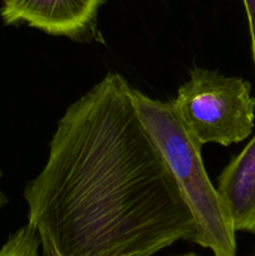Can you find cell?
I'll use <instances>...</instances> for the list:
<instances>
[{
  "instance_id": "1",
  "label": "cell",
  "mask_w": 255,
  "mask_h": 256,
  "mask_svg": "<svg viewBox=\"0 0 255 256\" xmlns=\"http://www.w3.org/2000/svg\"><path fill=\"white\" fill-rule=\"evenodd\" d=\"M24 199L42 256H152L196 238L132 88L118 72L68 108Z\"/></svg>"
},
{
  "instance_id": "2",
  "label": "cell",
  "mask_w": 255,
  "mask_h": 256,
  "mask_svg": "<svg viewBox=\"0 0 255 256\" xmlns=\"http://www.w3.org/2000/svg\"><path fill=\"white\" fill-rule=\"evenodd\" d=\"M136 110L162 152L195 224V244L214 256H236L235 229L229 210L205 172L202 145L180 122L172 102H160L132 89Z\"/></svg>"
},
{
  "instance_id": "3",
  "label": "cell",
  "mask_w": 255,
  "mask_h": 256,
  "mask_svg": "<svg viewBox=\"0 0 255 256\" xmlns=\"http://www.w3.org/2000/svg\"><path fill=\"white\" fill-rule=\"evenodd\" d=\"M172 102L182 124L202 146L236 144L254 128L255 98L250 82L242 78L194 68Z\"/></svg>"
},
{
  "instance_id": "4",
  "label": "cell",
  "mask_w": 255,
  "mask_h": 256,
  "mask_svg": "<svg viewBox=\"0 0 255 256\" xmlns=\"http://www.w3.org/2000/svg\"><path fill=\"white\" fill-rule=\"evenodd\" d=\"M5 25L28 24L54 36L88 40L105 0H2Z\"/></svg>"
},
{
  "instance_id": "5",
  "label": "cell",
  "mask_w": 255,
  "mask_h": 256,
  "mask_svg": "<svg viewBox=\"0 0 255 256\" xmlns=\"http://www.w3.org/2000/svg\"><path fill=\"white\" fill-rule=\"evenodd\" d=\"M216 189L229 210L235 232L255 235V135L224 168Z\"/></svg>"
},
{
  "instance_id": "6",
  "label": "cell",
  "mask_w": 255,
  "mask_h": 256,
  "mask_svg": "<svg viewBox=\"0 0 255 256\" xmlns=\"http://www.w3.org/2000/svg\"><path fill=\"white\" fill-rule=\"evenodd\" d=\"M40 240L36 232L26 224L12 232L0 248V256H39Z\"/></svg>"
},
{
  "instance_id": "7",
  "label": "cell",
  "mask_w": 255,
  "mask_h": 256,
  "mask_svg": "<svg viewBox=\"0 0 255 256\" xmlns=\"http://www.w3.org/2000/svg\"><path fill=\"white\" fill-rule=\"evenodd\" d=\"M242 4H244L245 12H246L250 39H252V60H254L255 65V0H242Z\"/></svg>"
},
{
  "instance_id": "8",
  "label": "cell",
  "mask_w": 255,
  "mask_h": 256,
  "mask_svg": "<svg viewBox=\"0 0 255 256\" xmlns=\"http://www.w3.org/2000/svg\"><path fill=\"white\" fill-rule=\"evenodd\" d=\"M2 172L0 170V209H2V208H4L5 205L8 204V198L2 189Z\"/></svg>"
},
{
  "instance_id": "9",
  "label": "cell",
  "mask_w": 255,
  "mask_h": 256,
  "mask_svg": "<svg viewBox=\"0 0 255 256\" xmlns=\"http://www.w3.org/2000/svg\"><path fill=\"white\" fill-rule=\"evenodd\" d=\"M179 256H198V255H195V254H185V255H179Z\"/></svg>"
}]
</instances>
